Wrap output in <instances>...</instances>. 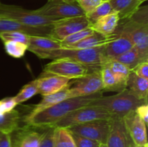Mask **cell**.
<instances>
[{
  "label": "cell",
  "instance_id": "obj_1",
  "mask_svg": "<svg viewBox=\"0 0 148 147\" xmlns=\"http://www.w3.org/2000/svg\"><path fill=\"white\" fill-rule=\"evenodd\" d=\"M102 96L103 91H101L88 96L66 98L23 122H25L27 125L36 127L54 126L59 120L72 111L88 105L95 99Z\"/></svg>",
  "mask_w": 148,
  "mask_h": 147
},
{
  "label": "cell",
  "instance_id": "obj_2",
  "mask_svg": "<svg viewBox=\"0 0 148 147\" xmlns=\"http://www.w3.org/2000/svg\"><path fill=\"white\" fill-rule=\"evenodd\" d=\"M143 104H147V102L137 98L128 89H125L112 96L101 97L95 99L89 105L101 107L112 115L124 118Z\"/></svg>",
  "mask_w": 148,
  "mask_h": 147
},
{
  "label": "cell",
  "instance_id": "obj_3",
  "mask_svg": "<svg viewBox=\"0 0 148 147\" xmlns=\"http://www.w3.org/2000/svg\"><path fill=\"white\" fill-rule=\"evenodd\" d=\"M101 47L88 49L61 48L44 53L40 59H68L88 66L92 69H100L103 65Z\"/></svg>",
  "mask_w": 148,
  "mask_h": 147
},
{
  "label": "cell",
  "instance_id": "obj_4",
  "mask_svg": "<svg viewBox=\"0 0 148 147\" xmlns=\"http://www.w3.org/2000/svg\"><path fill=\"white\" fill-rule=\"evenodd\" d=\"M0 17L15 20L20 23L35 27L53 26L61 19L46 17L36 10H29L15 5L0 4Z\"/></svg>",
  "mask_w": 148,
  "mask_h": 147
},
{
  "label": "cell",
  "instance_id": "obj_5",
  "mask_svg": "<svg viewBox=\"0 0 148 147\" xmlns=\"http://www.w3.org/2000/svg\"><path fill=\"white\" fill-rule=\"evenodd\" d=\"M111 116L112 115L103 108L88 105L72 111L59 120L54 126L68 128L95 120L110 119Z\"/></svg>",
  "mask_w": 148,
  "mask_h": 147
},
{
  "label": "cell",
  "instance_id": "obj_6",
  "mask_svg": "<svg viewBox=\"0 0 148 147\" xmlns=\"http://www.w3.org/2000/svg\"><path fill=\"white\" fill-rule=\"evenodd\" d=\"M36 11L41 15L57 19L85 15L76 0H47L44 5Z\"/></svg>",
  "mask_w": 148,
  "mask_h": 147
},
{
  "label": "cell",
  "instance_id": "obj_7",
  "mask_svg": "<svg viewBox=\"0 0 148 147\" xmlns=\"http://www.w3.org/2000/svg\"><path fill=\"white\" fill-rule=\"evenodd\" d=\"M116 30L127 33L143 59L148 61V24L137 22L131 18L119 20Z\"/></svg>",
  "mask_w": 148,
  "mask_h": 147
},
{
  "label": "cell",
  "instance_id": "obj_8",
  "mask_svg": "<svg viewBox=\"0 0 148 147\" xmlns=\"http://www.w3.org/2000/svg\"><path fill=\"white\" fill-rule=\"evenodd\" d=\"M94 69L68 59H58L47 63L43 72L68 78L77 79L82 77Z\"/></svg>",
  "mask_w": 148,
  "mask_h": 147
},
{
  "label": "cell",
  "instance_id": "obj_9",
  "mask_svg": "<svg viewBox=\"0 0 148 147\" xmlns=\"http://www.w3.org/2000/svg\"><path fill=\"white\" fill-rule=\"evenodd\" d=\"M67 128L71 133L106 144L110 129L109 119L95 120L85 123L72 125Z\"/></svg>",
  "mask_w": 148,
  "mask_h": 147
},
{
  "label": "cell",
  "instance_id": "obj_10",
  "mask_svg": "<svg viewBox=\"0 0 148 147\" xmlns=\"http://www.w3.org/2000/svg\"><path fill=\"white\" fill-rule=\"evenodd\" d=\"M103 91L101 69H94L82 77L75 79L69 87V97L92 95Z\"/></svg>",
  "mask_w": 148,
  "mask_h": 147
},
{
  "label": "cell",
  "instance_id": "obj_11",
  "mask_svg": "<svg viewBox=\"0 0 148 147\" xmlns=\"http://www.w3.org/2000/svg\"><path fill=\"white\" fill-rule=\"evenodd\" d=\"M46 127L27 125L18 127L10 133L12 147H40Z\"/></svg>",
  "mask_w": 148,
  "mask_h": 147
},
{
  "label": "cell",
  "instance_id": "obj_12",
  "mask_svg": "<svg viewBox=\"0 0 148 147\" xmlns=\"http://www.w3.org/2000/svg\"><path fill=\"white\" fill-rule=\"evenodd\" d=\"M90 26L85 15L61 19L53 25L49 37L61 42L70 35Z\"/></svg>",
  "mask_w": 148,
  "mask_h": 147
},
{
  "label": "cell",
  "instance_id": "obj_13",
  "mask_svg": "<svg viewBox=\"0 0 148 147\" xmlns=\"http://www.w3.org/2000/svg\"><path fill=\"white\" fill-rule=\"evenodd\" d=\"M114 33L115 37L103 46V65L111 61L134 46L131 37L127 33L117 30Z\"/></svg>",
  "mask_w": 148,
  "mask_h": 147
},
{
  "label": "cell",
  "instance_id": "obj_14",
  "mask_svg": "<svg viewBox=\"0 0 148 147\" xmlns=\"http://www.w3.org/2000/svg\"><path fill=\"white\" fill-rule=\"evenodd\" d=\"M109 120V133L106 145L108 147H131L134 143L123 118L112 115Z\"/></svg>",
  "mask_w": 148,
  "mask_h": 147
},
{
  "label": "cell",
  "instance_id": "obj_15",
  "mask_svg": "<svg viewBox=\"0 0 148 147\" xmlns=\"http://www.w3.org/2000/svg\"><path fill=\"white\" fill-rule=\"evenodd\" d=\"M123 119L133 143L140 147L147 145V125L139 117L136 111H132L125 115Z\"/></svg>",
  "mask_w": 148,
  "mask_h": 147
},
{
  "label": "cell",
  "instance_id": "obj_16",
  "mask_svg": "<svg viewBox=\"0 0 148 147\" xmlns=\"http://www.w3.org/2000/svg\"><path fill=\"white\" fill-rule=\"evenodd\" d=\"M53 26L35 27L24 24L15 20L7 18L0 19V33L3 32H19L30 36H47L49 37Z\"/></svg>",
  "mask_w": 148,
  "mask_h": 147
},
{
  "label": "cell",
  "instance_id": "obj_17",
  "mask_svg": "<svg viewBox=\"0 0 148 147\" xmlns=\"http://www.w3.org/2000/svg\"><path fill=\"white\" fill-rule=\"evenodd\" d=\"M36 80L38 94L43 97L56 93L63 89L69 84L71 79L43 72Z\"/></svg>",
  "mask_w": 148,
  "mask_h": 147
},
{
  "label": "cell",
  "instance_id": "obj_18",
  "mask_svg": "<svg viewBox=\"0 0 148 147\" xmlns=\"http://www.w3.org/2000/svg\"><path fill=\"white\" fill-rule=\"evenodd\" d=\"M61 48L60 43L47 36H30L27 50L40 58L44 53Z\"/></svg>",
  "mask_w": 148,
  "mask_h": 147
},
{
  "label": "cell",
  "instance_id": "obj_19",
  "mask_svg": "<svg viewBox=\"0 0 148 147\" xmlns=\"http://www.w3.org/2000/svg\"><path fill=\"white\" fill-rule=\"evenodd\" d=\"M69 87H70V84H69L66 87L64 88L63 89H62L59 92H56V93L43 96L40 102L33 105V108L30 110V112L25 116L23 120H26L34 116L35 115H36L38 112L53 106L54 105L57 104L58 102H61V101L64 100L66 98H69Z\"/></svg>",
  "mask_w": 148,
  "mask_h": 147
},
{
  "label": "cell",
  "instance_id": "obj_20",
  "mask_svg": "<svg viewBox=\"0 0 148 147\" xmlns=\"http://www.w3.org/2000/svg\"><path fill=\"white\" fill-rule=\"evenodd\" d=\"M119 22V17L116 12H113L101 17L90 24L94 32L106 36L112 35L115 33Z\"/></svg>",
  "mask_w": 148,
  "mask_h": 147
},
{
  "label": "cell",
  "instance_id": "obj_21",
  "mask_svg": "<svg viewBox=\"0 0 148 147\" xmlns=\"http://www.w3.org/2000/svg\"><path fill=\"white\" fill-rule=\"evenodd\" d=\"M115 33L110 36H106L102 34L93 32V33L86 37L81 40L80 41L75 43L74 45L69 46L65 48L69 49H88L93 48L101 47L109 42H111L115 37Z\"/></svg>",
  "mask_w": 148,
  "mask_h": 147
},
{
  "label": "cell",
  "instance_id": "obj_22",
  "mask_svg": "<svg viewBox=\"0 0 148 147\" xmlns=\"http://www.w3.org/2000/svg\"><path fill=\"white\" fill-rule=\"evenodd\" d=\"M127 89L137 98L147 102L148 79L140 77L131 71L127 79Z\"/></svg>",
  "mask_w": 148,
  "mask_h": 147
},
{
  "label": "cell",
  "instance_id": "obj_23",
  "mask_svg": "<svg viewBox=\"0 0 148 147\" xmlns=\"http://www.w3.org/2000/svg\"><path fill=\"white\" fill-rule=\"evenodd\" d=\"M113 10L118 14L119 20L130 18L140 7V0H110Z\"/></svg>",
  "mask_w": 148,
  "mask_h": 147
},
{
  "label": "cell",
  "instance_id": "obj_24",
  "mask_svg": "<svg viewBox=\"0 0 148 147\" xmlns=\"http://www.w3.org/2000/svg\"><path fill=\"white\" fill-rule=\"evenodd\" d=\"M21 122V114L18 110L13 109L10 112L0 115V131L4 133L10 134L15 131Z\"/></svg>",
  "mask_w": 148,
  "mask_h": 147
},
{
  "label": "cell",
  "instance_id": "obj_25",
  "mask_svg": "<svg viewBox=\"0 0 148 147\" xmlns=\"http://www.w3.org/2000/svg\"><path fill=\"white\" fill-rule=\"evenodd\" d=\"M101 75L103 90H106L108 92H120L127 89V85L120 83L116 80L115 76L107 63L101 66Z\"/></svg>",
  "mask_w": 148,
  "mask_h": 147
},
{
  "label": "cell",
  "instance_id": "obj_26",
  "mask_svg": "<svg viewBox=\"0 0 148 147\" xmlns=\"http://www.w3.org/2000/svg\"><path fill=\"white\" fill-rule=\"evenodd\" d=\"M113 61H116L123 63L131 71L140 63H143V62H148L147 61H145L143 59L142 55L139 52L138 49L135 46L121 54V56L116 58Z\"/></svg>",
  "mask_w": 148,
  "mask_h": 147
},
{
  "label": "cell",
  "instance_id": "obj_27",
  "mask_svg": "<svg viewBox=\"0 0 148 147\" xmlns=\"http://www.w3.org/2000/svg\"><path fill=\"white\" fill-rule=\"evenodd\" d=\"M53 147H76L72 133L67 128L55 126Z\"/></svg>",
  "mask_w": 148,
  "mask_h": 147
},
{
  "label": "cell",
  "instance_id": "obj_28",
  "mask_svg": "<svg viewBox=\"0 0 148 147\" xmlns=\"http://www.w3.org/2000/svg\"><path fill=\"white\" fill-rule=\"evenodd\" d=\"M113 12H115L113 10L109 1H102V2L99 5L97 6L94 10H92L90 12L85 14V17L88 19L90 24H92L101 17Z\"/></svg>",
  "mask_w": 148,
  "mask_h": 147
},
{
  "label": "cell",
  "instance_id": "obj_29",
  "mask_svg": "<svg viewBox=\"0 0 148 147\" xmlns=\"http://www.w3.org/2000/svg\"><path fill=\"white\" fill-rule=\"evenodd\" d=\"M37 94H38V89L36 80L35 79L23 86L17 95L13 97L17 105L28 100Z\"/></svg>",
  "mask_w": 148,
  "mask_h": 147
},
{
  "label": "cell",
  "instance_id": "obj_30",
  "mask_svg": "<svg viewBox=\"0 0 148 147\" xmlns=\"http://www.w3.org/2000/svg\"><path fill=\"white\" fill-rule=\"evenodd\" d=\"M107 64L115 76L116 80L120 83L127 85V79L131 72V70L124 64L116 61H111L107 63Z\"/></svg>",
  "mask_w": 148,
  "mask_h": 147
},
{
  "label": "cell",
  "instance_id": "obj_31",
  "mask_svg": "<svg viewBox=\"0 0 148 147\" xmlns=\"http://www.w3.org/2000/svg\"><path fill=\"white\" fill-rule=\"evenodd\" d=\"M4 46L7 54L15 59L23 57L26 50H27V45L20 42L5 41Z\"/></svg>",
  "mask_w": 148,
  "mask_h": 147
},
{
  "label": "cell",
  "instance_id": "obj_32",
  "mask_svg": "<svg viewBox=\"0 0 148 147\" xmlns=\"http://www.w3.org/2000/svg\"><path fill=\"white\" fill-rule=\"evenodd\" d=\"M93 32V30L90 26V27H86V28L83 29V30H79V31L77 32V33H73V34L66 37L65 39H64L63 40L59 42L61 45V48H65L69 47V46H72V45H74L75 43H77V42L80 41L81 40L86 37L87 36L92 34Z\"/></svg>",
  "mask_w": 148,
  "mask_h": 147
},
{
  "label": "cell",
  "instance_id": "obj_33",
  "mask_svg": "<svg viewBox=\"0 0 148 147\" xmlns=\"http://www.w3.org/2000/svg\"><path fill=\"white\" fill-rule=\"evenodd\" d=\"M29 37L30 35L19 32L10 31L0 33V38L1 39L3 43L5 41H16L25 43L27 46L29 43Z\"/></svg>",
  "mask_w": 148,
  "mask_h": 147
},
{
  "label": "cell",
  "instance_id": "obj_34",
  "mask_svg": "<svg viewBox=\"0 0 148 147\" xmlns=\"http://www.w3.org/2000/svg\"><path fill=\"white\" fill-rule=\"evenodd\" d=\"M55 126H46L40 141V147H53Z\"/></svg>",
  "mask_w": 148,
  "mask_h": 147
},
{
  "label": "cell",
  "instance_id": "obj_35",
  "mask_svg": "<svg viewBox=\"0 0 148 147\" xmlns=\"http://www.w3.org/2000/svg\"><path fill=\"white\" fill-rule=\"evenodd\" d=\"M72 133V137L75 141L76 147H100L101 144L99 142L94 140L90 139V138H85V137L81 136V135H77V134Z\"/></svg>",
  "mask_w": 148,
  "mask_h": 147
},
{
  "label": "cell",
  "instance_id": "obj_36",
  "mask_svg": "<svg viewBox=\"0 0 148 147\" xmlns=\"http://www.w3.org/2000/svg\"><path fill=\"white\" fill-rule=\"evenodd\" d=\"M76 1L85 15L99 5L102 0H76Z\"/></svg>",
  "mask_w": 148,
  "mask_h": 147
},
{
  "label": "cell",
  "instance_id": "obj_37",
  "mask_svg": "<svg viewBox=\"0 0 148 147\" xmlns=\"http://www.w3.org/2000/svg\"><path fill=\"white\" fill-rule=\"evenodd\" d=\"M17 104L14 97H6L0 100V115L14 109Z\"/></svg>",
  "mask_w": 148,
  "mask_h": 147
},
{
  "label": "cell",
  "instance_id": "obj_38",
  "mask_svg": "<svg viewBox=\"0 0 148 147\" xmlns=\"http://www.w3.org/2000/svg\"><path fill=\"white\" fill-rule=\"evenodd\" d=\"M131 71L134 72L137 76L148 79V62H143L137 65Z\"/></svg>",
  "mask_w": 148,
  "mask_h": 147
},
{
  "label": "cell",
  "instance_id": "obj_39",
  "mask_svg": "<svg viewBox=\"0 0 148 147\" xmlns=\"http://www.w3.org/2000/svg\"><path fill=\"white\" fill-rule=\"evenodd\" d=\"M136 112L140 118L145 122L146 125L148 123V106L147 104H143L137 107L135 110Z\"/></svg>",
  "mask_w": 148,
  "mask_h": 147
},
{
  "label": "cell",
  "instance_id": "obj_40",
  "mask_svg": "<svg viewBox=\"0 0 148 147\" xmlns=\"http://www.w3.org/2000/svg\"><path fill=\"white\" fill-rule=\"evenodd\" d=\"M0 147H12L10 134L4 133L0 137Z\"/></svg>",
  "mask_w": 148,
  "mask_h": 147
},
{
  "label": "cell",
  "instance_id": "obj_41",
  "mask_svg": "<svg viewBox=\"0 0 148 147\" xmlns=\"http://www.w3.org/2000/svg\"><path fill=\"white\" fill-rule=\"evenodd\" d=\"M131 147H140V146H137V145H135L134 144H133L131 146Z\"/></svg>",
  "mask_w": 148,
  "mask_h": 147
},
{
  "label": "cell",
  "instance_id": "obj_42",
  "mask_svg": "<svg viewBox=\"0 0 148 147\" xmlns=\"http://www.w3.org/2000/svg\"><path fill=\"white\" fill-rule=\"evenodd\" d=\"M100 147H108L106 144H101V146Z\"/></svg>",
  "mask_w": 148,
  "mask_h": 147
},
{
  "label": "cell",
  "instance_id": "obj_43",
  "mask_svg": "<svg viewBox=\"0 0 148 147\" xmlns=\"http://www.w3.org/2000/svg\"><path fill=\"white\" fill-rule=\"evenodd\" d=\"M3 134H4V133H2V132H1V131H0V137H1V135H3Z\"/></svg>",
  "mask_w": 148,
  "mask_h": 147
},
{
  "label": "cell",
  "instance_id": "obj_44",
  "mask_svg": "<svg viewBox=\"0 0 148 147\" xmlns=\"http://www.w3.org/2000/svg\"><path fill=\"white\" fill-rule=\"evenodd\" d=\"M140 1H141L142 3H143V2H145V1H147V0H140Z\"/></svg>",
  "mask_w": 148,
  "mask_h": 147
},
{
  "label": "cell",
  "instance_id": "obj_45",
  "mask_svg": "<svg viewBox=\"0 0 148 147\" xmlns=\"http://www.w3.org/2000/svg\"><path fill=\"white\" fill-rule=\"evenodd\" d=\"M143 147H148V145L147 144V145H145V146H143Z\"/></svg>",
  "mask_w": 148,
  "mask_h": 147
},
{
  "label": "cell",
  "instance_id": "obj_46",
  "mask_svg": "<svg viewBox=\"0 0 148 147\" xmlns=\"http://www.w3.org/2000/svg\"><path fill=\"white\" fill-rule=\"evenodd\" d=\"M102 1H110V0H102Z\"/></svg>",
  "mask_w": 148,
  "mask_h": 147
},
{
  "label": "cell",
  "instance_id": "obj_47",
  "mask_svg": "<svg viewBox=\"0 0 148 147\" xmlns=\"http://www.w3.org/2000/svg\"><path fill=\"white\" fill-rule=\"evenodd\" d=\"M1 17H0V19H1Z\"/></svg>",
  "mask_w": 148,
  "mask_h": 147
},
{
  "label": "cell",
  "instance_id": "obj_48",
  "mask_svg": "<svg viewBox=\"0 0 148 147\" xmlns=\"http://www.w3.org/2000/svg\"><path fill=\"white\" fill-rule=\"evenodd\" d=\"M0 4H1V2H0Z\"/></svg>",
  "mask_w": 148,
  "mask_h": 147
}]
</instances>
